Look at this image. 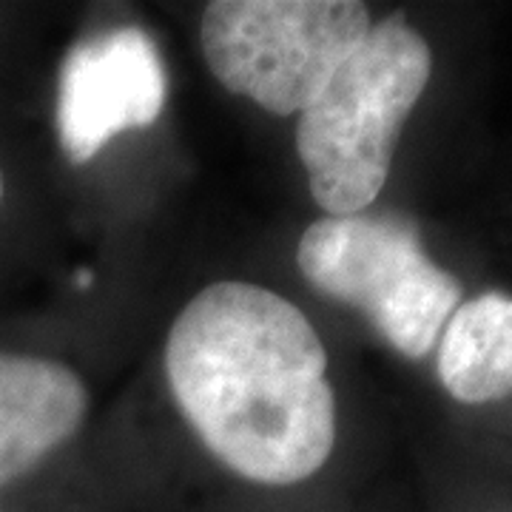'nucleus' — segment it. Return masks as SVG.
Returning <instances> with one entry per match:
<instances>
[{
	"instance_id": "nucleus-1",
	"label": "nucleus",
	"mask_w": 512,
	"mask_h": 512,
	"mask_svg": "<svg viewBox=\"0 0 512 512\" xmlns=\"http://www.w3.org/2000/svg\"><path fill=\"white\" fill-rule=\"evenodd\" d=\"M165 376L202 444L237 476L288 487L336 441L328 353L308 316L251 282H214L174 319Z\"/></svg>"
},
{
	"instance_id": "nucleus-2",
	"label": "nucleus",
	"mask_w": 512,
	"mask_h": 512,
	"mask_svg": "<svg viewBox=\"0 0 512 512\" xmlns=\"http://www.w3.org/2000/svg\"><path fill=\"white\" fill-rule=\"evenodd\" d=\"M433 72L427 40L402 12L370 26L359 49L302 111L296 151L316 205L362 214L387 183L393 148Z\"/></svg>"
},
{
	"instance_id": "nucleus-3",
	"label": "nucleus",
	"mask_w": 512,
	"mask_h": 512,
	"mask_svg": "<svg viewBox=\"0 0 512 512\" xmlns=\"http://www.w3.org/2000/svg\"><path fill=\"white\" fill-rule=\"evenodd\" d=\"M299 271L319 293L362 311L407 359L427 356L461 305V282L424 254L404 217H325L296 248Z\"/></svg>"
},
{
	"instance_id": "nucleus-4",
	"label": "nucleus",
	"mask_w": 512,
	"mask_h": 512,
	"mask_svg": "<svg viewBox=\"0 0 512 512\" xmlns=\"http://www.w3.org/2000/svg\"><path fill=\"white\" fill-rule=\"evenodd\" d=\"M370 32L356 0H217L202 12L208 69L271 114L305 111Z\"/></svg>"
},
{
	"instance_id": "nucleus-5",
	"label": "nucleus",
	"mask_w": 512,
	"mask_h": 512,
	"mask_svg": "<svg viewBox=\"0 0 512 512\" xmlns=\"http://www.w3.org/2000/svg\"><path fill=\"white\" fill-rule=\"evenodd\" d=\"M165 69L143 29L83 37L63 60L57 134L74 165L97 157L114 134L151 126L165 106Z\"/></svg>"
},
{
	"instance_id": "nucleus-6",
	"label": "nucleus",
	"mask_w": 512,
	"mask_h": 512,
	"mask_svg": "<svg viewBox=\"0 0 512 512\" xmlns=\"http://www.w3.org/2000/svg\"><path fill=\"white\" fill-rule=\"evenodd\" d=\"M89 393L80 376L40 356L0 353V484L35 470L83 427Z\"/></svg>"
},
{
	"instance_id": "nucleus-7",
	"label": "nucleus",
	"mask_w": 512,
	"mask_h": 512,
	"mask_svg": "<svg viewBox=\"0 0 512 512\" xmlns=\"http://www.w3.org/2000/svg\"><path fill=\"white\" fill-rule=\"evenodd\" d=\"M439 379L464 404L512 393V296L487 291L458 305L441 330Z\"/></svg>"
},
{
	"instance_id": "nucleus-8",
	"label": "nucleus",
	"mask_w": 512,
	"mask_h": 512,
	"mask_svg": "<svg viewBox=\"0 0 512 512\" xmlns=\"http://www.w3.org/2000/svg\"><path fill=\"white\" fill-rule=\"evenodd\" d=\"M89 282H92V276L89 274L77 276V288H89Z\"/></svg>"
},
{
	"instance_id": "nucleus-9",
	"label": "nucleus",
	"mask_w": 512,
	"mask_h": 512,
	"mask_svg": "<svg viewBox=\"0 0 512 512\" xmlns=\"http://www.w3.org/2000/svg\"><path fill=\"white\" fill-rule=\"evenodd\" d=\"M3 191H6V183H3V171H0V202H3Z\"/></svg>"
}]
</instances>
